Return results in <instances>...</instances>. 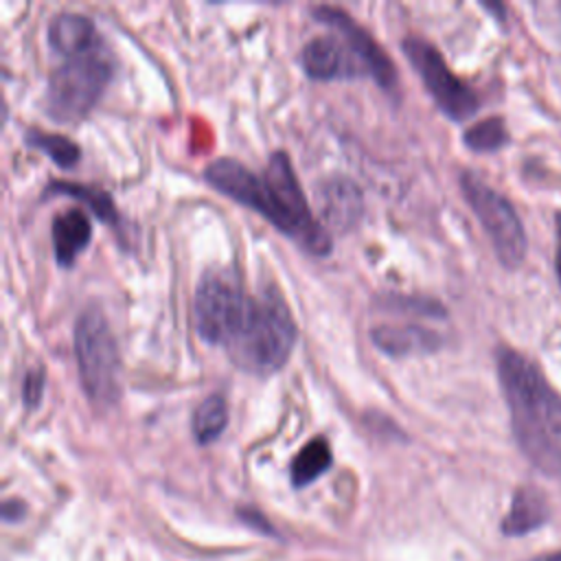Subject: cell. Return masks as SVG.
Listing matches in <instances>:
<instances>
[{
    "label": "cell",
    "instance_id": "1",
    "mask_svg": "<svg viewBox=\"0 0 561 561\" xmlns=\"http://www.w3.org/2000/svg\"><path fill=\"white\" fill-rule=\"evenodd\" d=\"M497 375L522 451L543 473H559L561 397L550 388L541 370L513 348L497 351Z\"/></svg>",
    "mask_w": 561,
    "mask_h": 561
},
{
    "label": "cell",
    "instance_id": "2",
    "mask_svg": "<svg viewBox=\"0 0 561 561\" xmlns=\"http://www.w3.org/2000/svg\"><path fill=\"white\" fill-rule=\"evenodd\" d=\"M298 337L291 311L274 287L252 298L248 318L228 346L234 364L254 375H272L285 366Z\"/></svg>",
    "mask_w": 561,
    "mask_h": 561
},
{
    "label": "cell",
    "instance_id": "3",
    "mask_svg": "<svg viewBox=\"0 0 561 561\" xmlns=\"http://www.w3.org/2000/svg\"><path fill=\"white\" fill-rule=\"evenodd\" d=\"M75 357L83 392L94 405H114L121 397V355L116 337L99 307H88L75 324Z\"/></svg>",
    "mask_w": 561,
    "mask_h": 561
},
{
    "label": "cell",
    "instance_id": "4",
    "mask_svg": "<svg viewBox=\"0 0 561 561\" xmlns=\"http://www.w3.org/2000/svg\"><path fill=\"white\" fill-rule=\"evenodd\" d=\"M270 193V224L300 243L307 252L324 256L331 252L329 232L313 219L307 197L298 184L285 151H274L263 175Z\"/></svg>",
    "mask_w": 561,
    "mask_h": 561
},
{
    "label": "cell",
    "instance_id": "5",
    "mask_svg": "<svg viewBox=\"0 0 561 561\" xmlns=\"http://www.w3.org/2000/svg\"><path fill=\"white\" fill-rule=\"evenodd\" d=\"M112 79V61L101 48L68 57L50 72L44 105L46 114L59 123L81 121L101 99Z\"/></svg>",
    "mask_w": 561,
    "mask_h": 561
},
{
    "label": "cell",
    "instance_id": "6",
    "mask_svg": "<svg viewBox=\"0 0 561 561\" xmlns=\"http://www.w3.org/2000/svg\"><path fill=\"white\" fill-rule=\"evenodd\" d=\"M252 298L230 270H210L193 296V327L206 344L230 346L239 335Z\"/></svg>",
    "mask_w": 561,
    "mask_h": 561
},
{
    "label": "cell",
    "instance_id": "7",
    "mask_svg": "<svg viewBox=\"0 0 561 561\" xmlns=\"http://www.w3.org/2000/svg\"><path fill=\"white\" fill-rule=\"evenodd\" d=\"M460 188L484 226L500 263L504 267H517L526 254V234L511 202L471 171L460 175Z\"/></svg>",
    "mask_w": 561,
    "mask_h": 561
},
{
    "label": "cell",
    "instance_id": "8",
    "mask_svg": "<svg viewBox=\"0 0 561 561\" xmlns=\"http://www.w3.org/2000/svg\"><path fill=\"white\" fill-rule=\"evenodd\" d=\"M401 48L445 116L451 121H467L478 112L476 92L449 70L443 55L427 39L412 35L401 42Z\"/></svg>",
    "mask_w": 561,
    "mask_h": 561
},
{
    "label": "cell",
    "instance_id": "9",
    "mask_svg": "<svg viewBox=\"0 0 561 561\" xmlns=\"http://www.w3.org/2000/svg\"><path fill=\"white\" fill-rule=\"evenodd\" d=\"M311 13L318 22L333 28L346 42V46L364 66L366 77L375 79L383 90H392L397 85V68L392 59L381 50L373 35L362 28L348 13L335 7H316Z\"/></svg>",
    "mask_w": 561,
    "mask_h": 561
},
{
    "label": "cell",
    "instance_id": "10",
    "mask_svg": "<svg viewBox=\"0 0 561 561\" xmlns=\"http://www.w3.org/2000/svg\"><path fill=\"white\" fill-rule=\"evenodd\" d=\"M204 175L206 182L226 197L263 215L265 219L270 217V193L265 180L243 167L239 160L219 158L206 167Z\"/></svg>",
    "mask_w": 561,
    "mask_h": 561
},
{
    "label": "cell",
    "instance_id": "11",
    "mask_svg": "<svg viewBox=\"0 0 561 561\" xmlns=\"http://www.w3.org/2000/svg\"><path fill=\"white\" fill-rule=\"evenodd\" d=\"M300 64L305 72L318 81L366 77L364 66L359 64L355 53L346 46L342 37L335 35H320L309 39L302 46Z\"/></svg>",
    "mask_w": 561,
    "mask_h": 561
},
{
    "label": "cell",
    "instance_id": "12",
    "mask_svg": "<svg viewBox=\"0 0 561 561\" xmlns=\"http://www.w3.org/2000/svg\"><path fill=\"white\" fill-rule=\"evenodd\" d=\"M320 217L333 232H348L364 215L362 188L342 175H333L318 186Z\"/></svg>",
    "mask_w": 561,
    "mask_h": 561
},
{
    "label": "cell",
    "instance_id": "13",
    "mask_svg": "<svg viewBox=\"0 0 561 561\" xmlns=\"http://www.w3.org/2000/svg\"><path fill=\"white\" fill-rule=\"evenodd\" d=\"M48 44L64 59L101 48L94 22L83 13H59L48 24Z\"/></svg>",
    "mask_w": 561,
    "mask_h": 561
},
{
    "label": "cell",
    "instance_id": "14",
    "mask_svg": "<svg viewBox=\"0 0 561 561\" xmlns=\"http://www.w3.org/2000/svg\"><path fill=\"white\" fill-rule=\"evenodd\" d=\"M373 344L392 357L412 353H434L440 346V337L419 324H377L370 331Z\"/></svg>",
    "mask_w": 561,
    "mask_h": 561
},
{
    "label": "cell",
    "instance_id": "15",
    "mask_svg": "<svg viewBox=\"0 0 561 561\" xmlns=\"http://www.w3.org/2000/svg\"><path fill=\"white\" fill-rule=\"evenodd\" d=\"M53 250L61 267H70L92 239V226L83 210L70 208L53 219Z\"/></svg>",
    "mask_w": 561,
    "mask_h": 561
},
{
    "label": "cell",
    "instance_id": "16",
    "mask_svg": "<svg viewBox=\"0 0 561 561\" xmlns=\"http://www.w3.org/2000/svg\"><path fill=\"white\" fill-rule=\"evenodd\" d=\"M548 519V504L539 489L522 486L513 495L508 515L502 522L506 535H524L539 528Z\"/></svg>",
    "mask_w": 561,
    "mask_h": 561
},
{
    "label": "cell",
    "instance_id": "17",
    "mask_svg": "<svg viewBox=\"0 0 561 561\" xmlns=\"http://www.w3.org/2000/svg\"><path fill=\"white\" fill-rule=\"evenodd\" d=\"M331 449L324 438H311L291 460V482L294 486H307L320 478L331 467Z\"/></svg>",
    "mask_w": 561,
    "mask_h": 561
},
{
    "label": "cell",
    "instance_id": "18",
    "mask_svg": "<svg viewBox=\"0 0 561 561\" xmlns=\"http://www.w3.org/2000/svg\"><path fill=\"white\" fill-rule=\"evenodd\" d=\"M193 434L197 443H213L228 425V405L221 394H208L193 414Z\"/></svg>",
    "mask_w": 561,
    "mask_h": 561
},
{
    "label": "cell",
    "instance_id": "19",
    "mask_svg": "<svg viewBox=\"0 0 561 561\" xmlns=\"http://www.w3.org/2000/svg\"><path fill=\"white\" fill-rule=\"evenodd\" d=\"M48 188H50L53 193L68 195V197H75V199L88 204L90 210H92L101 221H107V224H112V226L118 224L116 206H114L112 197H110L105 191H99V188H92V186H85V184H75V182H53Z\"/></svg>",
    "mask_w": 561,
    "mask_h": 561
},
{
    "label": "cell",
    "instance_id": "20",
    "mask_svg": "<svg viewBox=\"0 0 561 561\" xmlns=\"http://www.w3.org/2000/svg\"><path fill=\"white\" fill-rule=\"evenodd\" d=\"M26 145L35 147L39 151H44L57 167L61 169H70L79 162L81 158V149L79 145H75L70 138L59 136V134H46L42 129H28L26 131Z\"/></svg>",
    "mask_w": 561,
    "mask_h": 561
},
{
    "label": "cell",
    "instance_id": "21",
    "mask_svg": "<svg viewBox=\"0 0 561 561\" xmlns=\"http://www.w3.org/2000/svg\"><path fill=\"white\" fill-rule=\"evenodd\" d=\"M506 138L502 118H484L465 131V145L473 151H495L506 142Z\"/></svg>",
    "mask_w": 561,
    "mask_h": 561
},
{
    "label": "cell",
    "instance_id": "22",
    "mask_svg": "<svg viewBox=\"0 0 561 561\" xmlns=\"http://www.w3.org/2000/svg\"><path fill=\"white\" fill-rule=\"evenodd\" d=\"M383 305L397 309V311H403V309H416L421 311L423 316H432V318H443L445 316V309L430 300V298H410V296H388L383 300Z\"/></svg>",
    "mask_w": 561,
    "mask_h": 561
},
{
    "label": "cell",
    "instance_id": "23",
    "mask_svg": "<svg viewBox=\"0 0 561 561\" xmlns=\"http://www.w3.org/2000/svg\"><path fill=\"white\" fill-rule=\"evenodd\" d=\"M44 383H46V375L42 366H33L26 370L24 381H22V401L26 408H37L44 394Z\"/></svg>",
    "mask_w": 561,
    "mask_h": 561
},
{
    "label": "cell",
    "instance_id": "24",
    "mask_svg": "<svg viewBox=\"0 0 561 561\" xmlns=\"http://www.w3.org/2000/svg\"><path fill=\"white\" fill-rule=\"evenodd\" d=\"M24 513V504L22 502H18V500H7L4 502V506H2V515H4V519L7 522H11V519H15L18 515H22Z\"/></svg>",
    "mask_w": 561,
    "mask_h": 561
},
{
    "label": "cell",
    "instance_id": "25",
    "mask_svg": "<svg viewBox=\"0 0 561 561\" xmlns=\"http://www.w3.org/2000/svg\"><path fill=\"white\" fill-rule=\"evenodd\" d=\"M557 274L561 280V213L557 215Z\"/></svg>",
    "mask_w": 561,
    "mask_h": 561
},
{
    "label": "cell",
    "instance_id": "26",
    "mask_svg": "<svg viewBox=\"0 0 561 561\" xmlns=\"http://www.w3.org/2000/svg\"><path fill=\"white\" fill-rule=\"evenodd\" d=\"M537 561H561V552H554V554H548V557H541Z\"/></svg>",
    "mask_w": 561,
    "mask_h": 561
}]
</instances>
